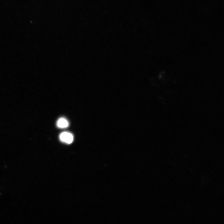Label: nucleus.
I'll use <instances>...</instances> for the list:
<instances>
[{"label":"nucleus","instance_id":"f257e3e1","mask_svg":"<svg viewBox=\"0 0 224 224\" xmlns=\"http://www.w3.org/2000/svg\"><path fill=\"white\" fill-rule=\"evenodd\" d=\"M59 137L61 142L68 144H71L74 140V136L73 135L67 132L61 133Z\"/></svg>","mask_w":224,"mask_h":224},{"label":"nucleus","instance_id":"f03ea898","mask_svg":"<svg viewBox=\"0 0 224 224\" xmlns=\"http://www.w3.org/2000/svg\"><path fill=\"white\" fill-rule=\"evenodd\" d=\"M69 125V122L64 118H61L57 121V125L58 128L61 129L66 128Z\"/></svg>","mask_w":224,"mask_h":224}]
</instances>
